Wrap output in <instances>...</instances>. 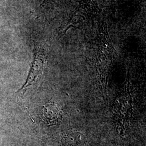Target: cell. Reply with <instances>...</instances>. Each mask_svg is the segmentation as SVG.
I'll list each match as a JSON object with an SVG mask.
<instances>
[{
    "label": "cell",
    "mask_w": 146,
    "mask_h": 146,
    "mask_svg": "<svg viewBox=\"0 0 146 146\" xmlns=\"http://www.w3.org/2000/svg\"><path fill=\"white\" fill-rule=\"evenodd\" d=\"M42 115L44 120L49 125H57L62 120L63 112L58 104L49 102L44 105Z\"/></svg>",
    "instance_id": "3"
},
{
    "label": "cell",
    "mask_w": 146,
    "mask_h": 146,
    "mask_svg": "<svg viewBox=\"0 0 146 146\" xmlns=\"http://www.w3.org/2000/svg\"><path fill=\"white\" fill-rule=\"evenodd\" d=\"M43 65L44 60L42 55L40 53L35 54V56L32 63L31 71L29 73L27 81L22 87L17 91L18 93L23 95L26 93L27 90L36 81L39 76L42 74Z\"/></svg>",
    "instance_id": "2"
},
{
    "label": "cell",
    "mask_w": 146,
    "mask_h": 146,
    "mask_svg": "<svg viewBox=\"0 0 146 146\" xmlns=\"http://www.w3.org/2000/svg\"><path fill=\"white\" fill-rule=\"evenodd\" d=\"M125 84L123 92H121L115 101L114 107V121L117 125L125 127L131 120V99L128 88V82Z\"/></svg>",
    "instance_id": "1"
}]
</instances>
